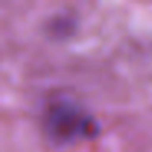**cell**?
Wrapping results in <instances>:
<instances>
[{
    "instance_id": "1",
    "label": "cell",
    "mask_w": 152,
    "mask_h": 152,
    "mask_svg": "<svg viewBox=\"0 0 152 152\" xmlns=\"http://www.w3.org/2000/svg\"><path fill=\"white\" fill-rule=\"evenodd\" d=\"M44 129L53 141L69 142L95 132V124L75 105L61 102L53 103L48 108L44 115Z\"/></svg>"
}]
</instances>
